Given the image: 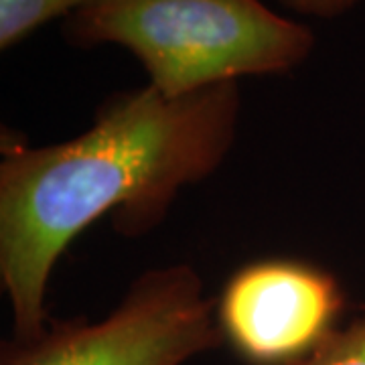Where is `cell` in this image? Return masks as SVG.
<instances>
[{
    "instance_id": "obj_1",
    "label": "cell",
    "mask_w": 365,
    "mask_h": 365,
    "mask_svg": "<svg viewBox=\"0 0 365 365\" xmlns=\"http://www.w3.org/2000/svg\"><path fill=\"white\" fill-rule=\"evenodd\" d=\"M240 83L169 98L144 86L114 93L90 128L49 146L2 144L0 280L13 339L41 335L53 268L90 223L112 213L118 234L158 227L182 187L207 179L232 150Z\"/></svg>"
},
{
    "instance_id": "obj_2",
    "label": "cell",
    "mask_w": 365,
    "mask_h": 365,
    "mask_svg": "<svg viewBox=\"0 0 365 365\" xmlns=\"http://www.w3.org/2000/svg\"><path fill=\"white\" fill-rule=\"evenodd\" d=\"M61 31L78 49H128L148 86L169 98L246 76H284L317 43L311 26L262 0H88Z\"/></svg>"
},
{
    "instance_id": "obj_3",
    "label": "cell",
    "mask_w": 365,
    "mask_h": 365,
    "mask_svg": "<svg viewBox=\"0 0 365 365\" xmlns=\"http://www.w3.org/2000/svg\"><path fill=\"white\" fill-rule=\"evenodd\" d=\"M222 345L201 276L173 264L138 276L102 321H59L6 343L0 365H185Z\"/></svg>"
},
{
    "instance_id": "obj_4",
    "label": "cell",
    "mask_w": 365,
    "mask_h": 365,
    "mask_svg": "<svg viewBox=\"0 0 365 365\" xmlns=\"http://www.w3.org/2000/svg\"><path fill=\"white\" fill-rule=\"evenodd\" d=\"M345 309L339 280L313 262L264 258L235 270L215 304L222 339L248 365H294L321 347Z\"/></svg>"
},
{
    "instance_id": "obj_5",
    "label": "cell",
    "mask_w": 365,
    "mask_h": 365,
    "mask_svg": "<svg viewBox=\"0 0 365 365\" xmlns=\"http://www.w3.org/2000/svg\"><path fill=\"white\" fill-rule=\"evenodd\" d=\"M88 0H0V49L9 51L57 16H69Z\"/></svg>"
},
{
    "instance_id": "obj_6",
    "label": "cell",
    "mask_w": 365,
    "mask_h": 365,
    "mask_svg": "<svg viewBox=\"0 0 365 365\" xmlns=\"http://www.w3.org/2000/svg\"><path fill=\"white\" fill-rule=\"evenodd\" d=\"M294 365H365V313L341 325L321 347Z\"/></svg>"
},
{
    "instance_id": "obj_7",
    "label": "cell",
    "mask_w": 365,
    "mask_h": 365,
    "mask_svg": "<svg viewBox=\"0 0 365 365\" xmlns=\"http://www.w3.org/2000/svg\"><path fill=\"white\" fill-rule=\"evenodd\" d=\"M278 2L292 13L329 21L349 13L361 0H278Z\"/></svg>"
}]
</instances>
